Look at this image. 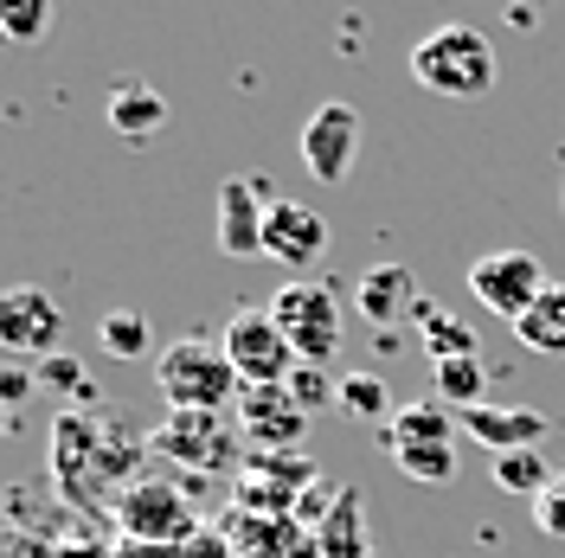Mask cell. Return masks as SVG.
Listing matches in <instances>:
<instances>
[{
	"mask_svg": "<svg viewBox=\"0 0 565 558\" xmlns=\"http://www.w3.org/2000/svg\"><path fill=\"white\" fill-rule=\"evenodd\" d=\"M321 558H366V521H360V494L341 489V501H334V514L321 521Z\"/></svg>",
	"mask_w": 565,
	"mask_h": 558,
	"instance_id": "cell-21",
	"label": "cell"
},
{
	"mask_svg": "<svg viewBox=\"0 0 565 558\" xmlns=\"http://www.w3.org/2000/svg\"><path fill=\"white\" fill-rule=\"evenodd\" d=\"M238 423H245V437L257 443L264 455H282L296 450V437L309 430V411L289 398V385H270V391H238Z\"/></svg>",
	"mask_w": 565,
	"mask_h": 558,
	"instance_id": "cell-14",
	"label": "cell"
},
{
	"mask_svg": "<svg viewBox=\"0 0 565 558\" xmlns=\"http://www.w3.org/2000/svg\"><path fill=\"white\" fill-rule=\"evenodd\" d=\"M225 360H232V373L245 391H270V385H289V373L302 366L296 347L282 341V328L270 321V309H238L225 321Z\"/></svg>",
	"mask_w": 565,
	"mask_h": 558,
	"instance_id": "cell-4",
	"label": "cell"
},
{
	"mask_svg": "<svg viewBox=\"0 0 565 558\" xmlns=\"http://www.w3.org/2000/svg\"><path fill=\"white\" fill-rule=\"evenodd\" d=\"M7 430H13V418H7V405H0V437H7Z\"/></svg>",
	"mask_w": 565,
	"mask_h": 558,
	"instance_id": "cell-32",
	"label": "cell"
},
{
	"mask_svg": "<svg viewBox=\"0 0 565 558\" xmlns=\"http://www.w3.org/2000/svg\"><path fill=\"white\" fill-rule=\"evenodd\" d=\"M559 212H565V180H559Z\"/></svg>",
	"mask_w": 565,
	"mask_h": 558,
	"instance_id": "cell-33",
	"label": "cell"
},
{
	"mask_svg": "<svg viewBox=\"0 0 565 558\" xmlns=\"http://www.w3.org/2000/svg\"><path fill=\"white\" fill-rule=\"evenodd\" d=\"M412 84H424L430 97H450V104H469L494 84V52L476 26H430V33L412 45Z\"/></svg>",
	"mask_w": 565,
	"mask_h": 558,
	"instance_id": "cell-1",
	"label": "cell"
},
{
	"mask_svg": "<svg viewBox=\"0 0 565 558\" xmlns=\"http://www.w3.org/2000/svg\"><path fill=\"white\" fill-rule=\"evenodd\" d=\"M277 206V193H270V180H250V174H232L218 186V250L225 257H264V218Z\"/></svg>",
	"mask_w": 565,
	"mask_h": 558,
	"instance_id": "cell-8",
	"label": "cell"
},
{
	"mask_svg": "<svg viewBox=\"0 0 565 558\" xmlns=\"http://www.w3.org/2000/svg\"><path fill=\"white\" fill-rule=\"evenodd\" d=\"M360 109L341 104V97H328V104L309 109V122H302V168L309 180L321 186H341L353 174V161H360Z\"/></svg>",
	"mask_w": 565,
	"mask_h": 558,
	"instance_id": "cell-7",
	"label": "cell"
},
{
	"mask_svg": "<svg viewBox=\"0 0 565 558\" xmlns=\"http://www.w3.org/2000/svg\"><path fill=\"white\" fill-rule=\"evenodd\" d=\"M154 379H161V398H168L174 411H225V405L245 391L238 373H232V360H225V347H218V341H200V334L161 347Z\"/></svg>",
	"mask_w": 565,
	"mask_h": 558,
	"instance_id": "cell-2",
	"label": "cell"
},
{
	"mask_svg": "<svg viewBox=\"0 0 565 558\" xmlns=\"http://www.w3.org/2000/svg\"><path fill=\"white\" fill-rule=\"evenodd\" d=\"M33 391H39V373L26 360H0V405H7V411H20Z\"/></svg>",
	"mask_w": 565,
	"mask_h": 558,
	"instance_id": "cell-28",
	"label": "cell"
},
{
	"mask_svg": "<svg viewBox=\"0 0 565 558\" xmlns=\"http://www.w3.org/2000/svg\"><path fill=\"white\" fill-rule=\"evenodd\" d=\"M553 475H559V462H546L540 450L494 455V489L501 494H527V501H540V494L553 489Z\"/></svg>",
	"mask_w": 565,
	"mask_h": 558,
	"instance_id": "cell-22",
	"label": "cell"
},
{
	"mask_svg": "<svg viewBox=\"0 0 565 558\" xmlns=\"http://www.w3.org/2000/svg\"><path fill=\"white\" fill-rule=\"evenodd\" d=\"M58 341H65V309L52 289L39 282H13L0 289V353L13 360H58Z\"/></svg>",
	"mask_w": 565,
	"mask_h": 558,
	"instance_id": "cell-6",
	"label": "cell"
},
{
	"mask_svg": "<svg viewBox=\"0 0 565 558\" xmlns=\"http://www.w3.org/2000/svg\"><path fill=\"white\" fill-rule=\"evenodd\" d=\"M154 450L168 455V462H186V469H225L232 462L225 411H174L154 430Z\"/></svg>",
	"mask_w": 565,
	"mask_h": 558,
	"instance_id": "cell-13",
	"label": "cell"
},
{
	"mask_svg": "<svg viewBox=\"0 0 565 558\" xmlns=\"http://www.w3.org/2000/svg\"><path fill=\"white\" fill-rule=\"evenodd\" d=\"M97 341H104L109 360H148V347H154V334H148V321L136 309H109L97 321Z\"/></svg>",
	"mask_w": 565,
	"mask_h": 558,
	"instance_id": "cell-24",
	"label": "cell"
},
{
	"mask_svg": "<svg viewBox=\"0 0 565 558\" xmlns=\"http://www.w3.org/2000/svg\"><path fill=\"white\" fill-rule=\"evenodd\" d=\"M264 309H270V321L282 328V341L296 347L302 366H328L341 353V309H334L328 282H282Z\"/></svg>",
	"mask_w": 565,
	"mask_h": 558,
	"instance_id": "cell-3",
	"label": "cell"
},
{
	"mask_svg": "<svg viewBox=\"0 0 565 558\" xmlns=\"http://www.w3.org/2000/svg\"><path fill=\"white\" fill-rule=\"evenodd\" d=\"M462 418V437L469 443H482L489 455H514V450H540L546 443V430H553V418L546 411H533V405H469V411H457Z\"/></svg>",
	"mask_w": 565,
	"mask_h": 558,
	"instance_id": "cell-12",
	"label": "cell"
},
{
	"mask_svg": "<svg viewBox=\"0 0 565 558\" xmlns=\"http://www.w3.org/2000/svg\"><path fill=\"white\" fill-rule=\"evenodd\" d=\"M52 33V0H0V45L26 52Z\"/></svg>",
	"mask_w": 565,
	"mask_h": 558,
	"instance_id": "cell-23",
	"label": "cell"
},
{
	"mask_svg": "<svg viewBox=\"0 0 565 558\" xmlns=\"http://www.w3.org/2000/svg\"><path fill=\"white\" fill-rule=\"evenodd\" d=\"M457 443V411L444 398H412L386 423V450H450Z\"/></svg>",
	"mask_w": 565,
	"mask_h": 558,
	"instance_id": "cell-15",
	"label": "cell"
},
{
	"mask_svg": "<svg viewBox=\"0 0 565 558\" xmlns=\"http://www.w3.org/2000/svg\"><path fill=\"white\" fill-rule=\"evenodd\" d=\"M514 334H521V347L546 353V360H565V282H553V289L514 321Z\"/></svg>",
	"mask_w": 565,
	"mask_h": 558,
	"instance_id": "cell-18",
	"label": "cell"
},
{
	"mask_svg": "<svg viewBox=\"0 0 565 558\" xmlns=\"http://www.w3.org/2000/svg\"><path fill=\"white\" fill-rule=\"evenodd\" d=\"M412 321H418V341H424V353H430V366H437V360H462V353H476V334L462 328L457 314H444L437 302H418Z\"/></svg>",
	"mask_w": 565,
	"mask_h": 558,
	"instance_id": "cell-20",
	"label": "cell"
},
{
	"mask_svg": "<svg viewBox=\"0 0 565 558\" xmlns=\"http://www.w3.org/2000/svg\"><path fill=\"white\" fill-rule=\"evenodd\" d=\"M316 482V462L296 450L282 455H250L245 469H238V507H264V514H296L302 507V494Z\"/></svg>",
	"mask_w": 565,
	"mask_h": 558,
	"instance_id": "cell-9",
	"label": "cell"
},
{
	"mask_svg": "<svg viewBox=\"0 0 565 558\" xmlns=\"http://www.w3.org/2000/svg\"><path fill=\"white\" fill-rule=\"evenodd\" d=\"M353 302H360V321L386 328V321L418 309L424 296H418V277H412L405 264H373V270L360 277V289H353Z\"/></svg>",
	"mask_w": 565,
	"mask_h": 558,
	"instance_id": "cell-16",
	"label": "cell"
},
{
	"mask_svg": "<svg viewBox=\"0 0 565 558\" xmlns=\"http://www.w3.org/2000/svg\"><path fill=\"white\" fill-rule=\"evenodd\" d=\"M482 385H489V373H482L476 353H462V360H437V366H430V398H444L450 411L482 405Z\"/></svg>",
	"mask_w": 565,
	"mask_h": 558,
	"instance_id": "cell-19",
	"label": "cell"
},
{
	"mask_svg": "<svg viewBox=\"0 0 565 558\" xmlns=\"http://www.w3.org/2000/svg\"><path fill=\"white\" fill-rule=\"evenodd\" d=\"M334 391H341V385H328V366H296V373H289V398H296L302 411H321Z\"/></svg>",
	"mask_w": 565,
	"mask_h": 558,
	"instance_id": "cell-27",
	"label": "cell"
},
{
	"mask_svg": "<svg viewBox=\"0 0 565 558\" xmlns=\"http://www.w3.org/2000/svg\"><path fill=\"white\" fill-rule=\"evenodd\" d=\"M116 521L129 539H154V546H174L193 533V507H186V494L168 489V482H129L122 501H116Z\"/></svg>",
	"mask_w": 565,
	"mask_h": 558,
	"instance_id": "cell-10",
	"label": "cell"
},
{
	"mask_svg": "<svg viewBox=\"0 0 565 558\" xmlns=\"http://www.w3.org/2000/svg\"><path fill=\"white\" fill-rule=\"evenodd\" d=\"M392 462H398V475L444 489V482L457 475V443H450V450H392Z\"/></svg>",
	"mask_w": 565,
	"mask_h": 558,
	"instance_id": "cell-26",
	"label": "cell"
},
{
	"mask_svg": "<svg viewBox=\"0 0 565 558\" xmlns=\"http://www.w3.org/2000/svg\"><path fill=\"white\" fill-rule=\"evenodd\" d=\"M161 122H168V97H161L154 84H141V77L109 84V129L122 141H148Z\"/></svg>",
	"mask_w": 565,
	"mask_h": 558,
	"instance_id": "cell-17",
	"label": "cell"
},
{
	"mask_svg": "<svg viewBox=\"0 0 565 558\" xmlns=\"http://www.w3.org/2000/svg\"><path fill=\"white\" fill-rule=\"evenodd\" d=\"M533 526H540L546 539H565V469L553 475V489L533 501Z\"/></svg>",
	"mask_w": 565,
	"mask_h": 558,
	"instance_id": "cell-29",
	"label": "cell"
},
{
	"mask_svg": "<svg viewBox=\"0 0 565 558\" xmlns=\"http://www.w3.org/2000/svg\"><path fill=\"white\" fill-rule=\"evenodd\" d=\"M0 558H58V546L26 539V533H0Z\"/></svg>",
	"mask_w": 565,
	"mask_h": 558,
	"instance_id": "cell-30",
	"label": "cell"
},
{
	"mask_svg": "<svg viewBox=\"0 0 565 558\" xmlns=\"http://www.w3.org/2000/svg\"><path fill=\"white\" fill-rule=\"evenodd\" d=\"M334 405H341L348 418H386V423H392V411H398L380 373H353V379H341V391H334Z\"/></svg>",
	"mask_w": 565,
	"mask_h": 558,
	"instance_id": "cell-25",
	"label": "cell"
},
{
	"mask_svg": "<svg viewBox=\"0 0 565 558\" xmlns=\"http://www.w3.org/2000/svg\"><path fill=\"white\" fill-rule=\"evenodd\" d=\"M316 257H328V218L302 200H277L270 218H264V264L309 270Z\"/></svg>",
	"mask_w": 565,
	"mask_h": 558,
	"instance_id": "cell-11",
	"label": "cell"
},
{
	"mask_svg": "<svg viewBox=\"0 0 565 558\" xmlns=\"http://www.w3.org/2000/svg\"><path fill=\"white\" fill-rule=\"evenodd\" d=\"M546 289H553V282H546V270H540L533 250H489V257L469 264V296H476L489 314H501L508 328H514Z\"/></svg>",
	"mask_w": 565,
	"mask_h": 558,
	"instance_id": "cell-5",
	"label": "cell"
},
{
	"mask_svg": "<svg viewBox=\"0 0 565 558\" xmlns=\"http://www.w3.org/2000/svg\"><path fill=\"white\" fill-rule=\"evenodd\" d=\"M39 379H45V385L58 379V385H71V391H77V385H84V373H77V366H71L65 353H58V360H45V373H39Z\"/></svg>",
	"mask_w": 565,
	"mask_h": 558,
	"instance_id": "cell-31",
	"label": "cell"
}]
</instances>
